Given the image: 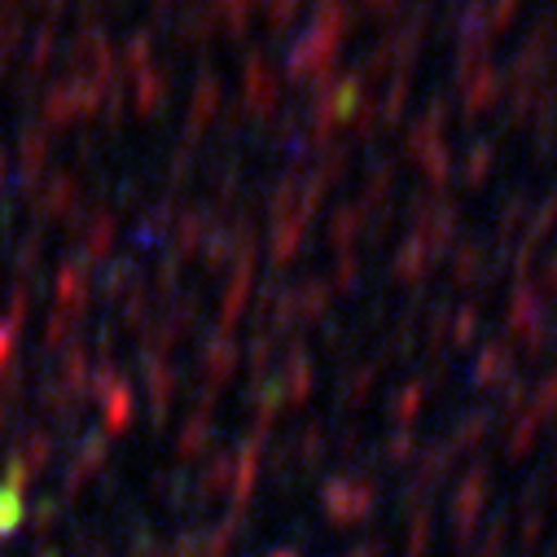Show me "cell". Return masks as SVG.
<instances>
[{"label": "cell", "instance_id": "6da1fadb", "mask_svg": "<svg viewBox=\"0 0 557 557\" xmlns=\"http://www.w3.org/2000/svg\"><path fill=\"white\" fill-rule=\"evenodd\" d=\"M338 36H343V18L330 10V14L321 18V27H317V32H312V36H308L299 49H295V58H290V71L304 79L308 71H317L321 62H330V58H334V49H338Z\"/></svg>", "mask_w": 557, "mask_h": 557}, {"label": "cell", "instance_id": "7a4b0ae2", "mask_svg": "<svg viewBox=\"0 0 557 557\" xmlns=\"http://www.w3.org/2000/svg\"><path fill=\"white\" fill-rule=\"evenodd\" d=\"M163 101V84H159V75H146L141 79V106H159Z\"/></svg>", "mask_w": 557, "mask_h": 557}, {"label": "cell", "instance_id": "3957f363", "mask_svg": "<svg viewBox=\"0 0 557 557\" xmlns=\"http://www.w3.org/2000/svg\"><path fill=\"white\" fill-rule=\"evenodd\" d=\"M286 14H295V0H272V23H282Z\"/></svg>", "mask_w": 557, "mask_h": 557}]
</instances>
